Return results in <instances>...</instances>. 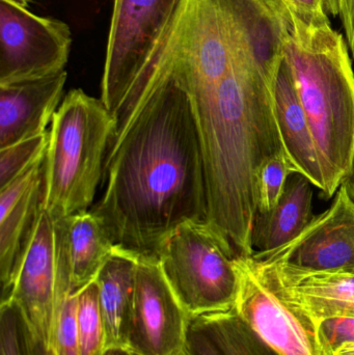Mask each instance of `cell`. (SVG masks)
Masks as SVG:
<instances>
[{
    "instance_id": "1",
    "label": "cell",
    "mask_w": 354,
    "mask_h": 355,
    "mask_svg": "<svg viewBox=\"0 0 354 355\" xmlns=\"http://www.w3.org/2000/svg\"><path fill=\"white\" fill-rule=\"evenodd\" d=\"M103 194L91 212L118 248L155 257L186 221L207 220L205 170L188 96L155 70L114 116Z\"/></svg>"
},
{
    "instance_id": "2",
    "label": "cell",
    "mask_w": 354,
    "mask_h": 355,
    "mask_svg": "<svg viewBox=\"0 0 354 355\" xmlns=\"http://www.w3.org/2000/svg\"><path fill=\"white\" fill-rule=\"evenodd\" d=\"M158 70L191 101L203 154L208 223L237 256H253L258 173L285 151L274 87L236 51L229 69L170 56Z\"/></svg>"
},
{
    "instance_id": "3",
    "label": "cell",
    "mask_w": 354,
    "mask_h": 355,
    "mask_svg": "<svg viewBox=\"0 0 354 355\" xmlns=\"http://www.w3.org/2000/svg\"><path fill=\"white\" fill-rule=\"evenodd\" d=\"M283 54L307 114L332 198L354 155V72L348 44L330 19L306 20L282 0Z\"/></svg>"
},
{
    "instance_id": "4",
    "label": "cell",
    "mask_w": 354,
    "mask_h": 355,
    "mask_svg": "<svg viewBox=\"0 0 354 355\" xmlns=\"http://www.w3.org/2000/svg\"><path fill=\"white\" fill-rule=\"evenodd\" d=\"M114 120L101 99L71 89L50 127L44 208L54 219L89 211L103 179Z\"/></svg>"
},
{
    "instance_id": "5",
    "label": "cell",
    "mask_w": 354,
    "mask_h": 355,
    "mask_svg": "<svg viewBox=\"0 0 354 355\" xmlns=\"http://www.w3.org/2000/svg\"><path fill=\"white\" fill-rule=\"evenodd\" d=\"M236 258L207 220L179 225L157 252L164 277L191 317L235 308L239 292Z\"/></svg>"
},
{
    "instance_id": "6",
    "label": "cell",
    "mask_w": 354,
    "mask_h": 355,
    "mask_svg": "<svg viewBox=\"0 0 354 355\" xmlns=\"http://www.w3.org/2000/svg\"><path fill=\"white\" fill-rule=\"evenodd\" d=\"M187 0H114L101 100L114 118L130 87L163 53Z\"/></svg>"
},
{
    "instance_id": "7",
    "label": "cell",
    "mask_w": 354,
    "mask_h": 355,
    "mask_svg": "<svg viewBox=\"0 0 354 355\" xmlns=\"http://www.w3.org/2000/svg\"><path fill=\"white\" fill-rule=\"evenodd\" d=\"M235 263L239 316L281 355H326L317 323L289 300L274 272L251 257H237Z\"/></svg>"
},
{
    "instance_id": "8",
    "label": "cell",
    "mask_w": 354,
    "mask_h": 355,
    "mask_svg": "<svg viewBox=\"0 0 354 355\" xmlns=\"http://www.w3.org/2000/svg\"><path fill=\"white\" fill-rule=\"evenodd\" d=\"M71 46L72 33L64 21L0 0V85L62 72Z\"/></svg>"
},
{
    "instance_id": "9",
    "label": "cell",
    "mask_w": 354,
    "mask_h": 355,
    "mask_svg": "<svg viewBox=\"0 0 354 355\" xmlns=\"http://www.w3.org/2000/svg\"><path fill=\"white\" fill-rule=\"evenodd\" d=\"M189 317L158 259L136 256L128 347L141 355H185Z\"/></svg>"
},
{
    "instance_id": "10",
    "label": "cell",
    "mask_w": 354,
    "mask_h": 355,
    "mask_svg": "<svg viewBox=\"0 0 354 355\" xmlns=\"http://www.w3.org/2000/svg\"><path fill=\"white\" fill-rule=\"evenodd\" d=\"M254 260L306 272L354 273V200L341 184L332 206L313 217L295 239Z\"/></svg>"
},
{
    "instance_id": "11",
    "label": "cell",
    "mask_w": 354,
    "mask_h": 355,
    "mask_svg": "<svg viewBox=\"0 0 354 355\" xmlns=\"http://www.w3.org/2000/svg\"><path fill=\"white\" fill-rule=\"evenodd\" d=\"M58 273L55 219L43 207L19 264L8 302L20 308L35 335L52 350Z\"/></svg>"
},
{
    "instance_id": "12",
    "label": "cell",
    "mask_w": 354,
    "mask_h": 355,
    "mask_svg": "<svg viewBox=\"0 0 354 355\" xmlns=\"http://www.w3.org/2000/svg\"><path fill=\"white\" fill-rule=\"evenodd\" d=\"M45 160L46 155L0 189L1 304L10 300L19 264L44 207Z\"/></svg>"
},
{
    "instance_id": "13",
    "label": "cell",
    "mask_w": 354,
    "mask_h": 355,
    "mask_svg": "<svg viewBox=\"0 0 354 355\" xmlns=\"http://www.w3.org/2000/svg\"><path fill=\"white\" fill-rule=\"evenodd\" d=\"M66 70L0 85V149L47 131L62 103Z\"/></svg>"
},
{
    "instance_id": "14",
    "label": "cell",
    "mask_w": 354,
    "mask_h": 355,
    "mask_svg": "<svg viewBox=\"0 0 354 355\" xmlns=\"http://www.w3.org/2000/svg\"><path fill=\"white\" fill-rule=\"evenodd\" d=\"M274 110L284 150L297 174L324 193V172L315 139L297 94L292 73L283 60L274 83Z\"/></svg>"
},
{
    "instance_id": "15",
    "label": "cell",
    "mask_w": 354,
    "mask_h": 355,
    "mask_svg": "<svg viewBox=\"0 0 354 355\" xmlns=\"http://www.w3.org/2000/svg\"><path fill=\"white\" fill-rule=\"evenodd\" d=\"M259 263L274 272L289 300L317 324L334 317L354 318V273L306 272L283 265Z\"/></svg>"
},
{
    "instance_id": "16",
    "label": "cell",
    "mask_w": 354,
    "mask_h": 355,
    "mask_svg": "<svg viewBox=\"0 0 354 355\" xmlns=\"http://www.w3.org/2000/svg\"><path fill=\"white\" fill-rule=\"evenodd\" d=\"M185 355H281L236 312L189 317Z\"/></svg>"
},
{
    "instance_id": "17",
    "label": "cell",
    "mask_w": 354,
    "mask_h": 355,
    "mask_svg": "<svg viewBox=\"0 0 354 355\" xmlns=\"http://www.w3.org/2000/svg\"><path fill=\"white\" fill-rule=\"evenodd\" d=\"M136 254L116 246L96 277L105 327L106 348L128 347L134 298Z\"/></svg>"
},
{
    "instance_id": "18",
    "label": "cell",
    "mask_w": 354,
    "mask_h": 355,
    "mask_svg": "<svg viewBox=\"0 0 354 355\" xmlns=\"http://www.w3.org/2000/svg\"><path fill=\"white\" fill-rule=\"evenodd\" d=\"M312 186L307 178L294 173L276 207L265 214L256 215L251 235L255 252H272L301 235L315 216Z\"/></svg>"
},
{
    "instance_id": "19",
    "label": "cell",
    "mask_w": 354,
    "mask_h": 355,
    "mask_svg": "<svg viewBox=\"0 0 354 355\" xmlns=\"http://www.w3.org/2000/svg\"><path fill=\"white\" fill-rule=\"evenodd\" d=\"M67 256L77 292L95 281L116 244L104 223L91 211L64 218Z\"/></svg>"
},
{
    "instance_id": "20",
    "label": "cell",
    "mask_w": 354,
    "mask_h": 355,
    "mask_svg": "<svg viewBox=\"0 0 354 355\" xmlns=\"http://www.w3.org/2000/svg\"><path fill=\"white\" fill-rule=\"evenodd\" d=\"M60 273L54 313L53 352L55 355H81L77 331V291L73 287L66 242L58 236Z\"/></svg>"
},
{
    "instance_id": "21",
    "label": "cell",
    "mask_w": 354,
    "mask_h": 355,
    "mask_svg": "<svg viewBox=\"0 0 354 355\" xmlns=\"http://www.w3.org/2000/svg\"><path fill=\"white\" fill-rule=\"evenodd\" d=\"M0 355H55L31 329L15 302L0 304Z\"/></svg>"
},
{
    "instance_id": "22",
    "label": "cell",
    "mask_w": 354,
    "mask_h": 355,
    "mask_svg": "<svg viewBox=\"0 0 354 355\" xmlns=\"http://www.w3.org/2000/svg\"><path fill=\"white\" fill-rule=\"evenodd\" d=\"M77 331L81 355H100L106 349L105 327L96 281L77 292Z\"/></svg>"
},
{
    "instance_id": "23",
    "label": "cell",
    "mask_w": 354,
    "mask_h": 355,
    "mask_svg": "<svg viewBox=\"0 0 354 355\" xmlns=\"http://www.w3.org/2000/svg\"><path fill=\"white\" fill-rule=\"evenodd\" d=\"M49 132L0 149V189L35 166L46 155Z\"/></svg>"
},
{
    "instance_id": "24",
    "label": "cell",
    "mask_w": 354,
    "mask_h": 355,
    "mask_svg": "<svg viewBox=\"0 0 354 355\" xmlns=\"http://www.w3.org/2000/svg\"><path fill=\"white\" fill-rule=\"evenodd\" d=\"M294 173L292 162L285 151L264 162L257 177V214H265L276 207L289 177Z\"/></svg>"
},
{
    "instance_id": "25",
    "label": "cell",
    "mask_w": 354,
    "mask_h": 355,
    "mask_svg": "<svg viewBox=\"0 0 354 355\" xmlns=\"http://www.w3.org/2000/svg\"><path fill=\"white\" fill-rule=\"evenodd\" d=\"M320 344L326 355H335L346 344L354 343V318L334 317L318 322Z\"/></svg>"
},
{
    "instance_id": "26",
    "label": "cell",
    "mask_w": 354,
    "mask_h": 355,
    "mask_svg": "<svg viewBox=\"0 0 354 355\" xmlns=\"http://www.w3.org/2000/svg\"><path fill=\"white\" fill-rule=\"evenodd\" d=\"M326 12L339 17L354 58V0H324Z\"/></svg>"
},
{
    "instance_id": "27",
    "label": "cell",
    "mask_w": 354,
    "mask_h": 355,
    "mask_svg": "<svg viewBox=\"0 0 354 355\" xmlns=\"http://www.w3.org/2000/svg\"><path fill=\"white\" fill-rule=\"evenodd\" d=\"M290 8L306 20H328L324 0H286Z\"/></svg>"
},
{
    "instance_id": "28",
    "label": "cell",
    "mask_w": 354,
    "mask_h": 355,
    "mask_svg": "<svg viewBox=\"0 0 354 355\" xmlns=\"http://www.w3.org/2000/svg\"><path fill=\"white\" fill-rule=\"evenodd\" d=\"M100 355H141L126 346H116V347H108Z\"/></svg>"
},
{
    "instance_id": "29",
    "label": "cell",
    "mask_w": 354,
    "mask_h": 355,
    "mask_svg": "<svg viewBox=\"0 0 354 355\" xmlns=\"http://www.w3.org/2000/svg\"><path fill=\"white\" fill-rule=\"evenodd\" d=\"M342 184H344V185L346 186L349 194L353 196L354 200V155L353 162H351V171H349L348 175L345 178Z\"/></svg>"
},
{
    "instance_id": "30",
    "label": "cell",
    "mask_w": 354,
    "mask_h": 355,
    "mask_svg": "<svg viewBox=\"0 0 354 355\" xmlns=\"http://www.w3.org/2000/svg\"><path fill=\"white\" fill-rule=\"evenodd\" d=\"M335 355H354V343L342 346Z\"/></svg>"
},
{
    "instance_id": "31",
    "label": "cell",
    "mask_w": 354,
    "mask_h": 355,
    "mask_svg": "<svg viewBox=\"0 0 354 355\" xmlns=\"http://www.w3.org/2000/svg\"><path fill=\"white\" fill-rule=\"evenodd\" d=\"M6 1L12 2V3L23 6V8H26L29 2L33 1V0H6Z\"/></svg>"
}]
</instances>
